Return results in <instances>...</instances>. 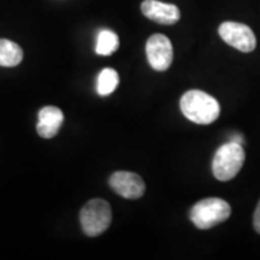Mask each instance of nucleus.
Returning a JSON list of instances; mask_svg holds the SVG:
<instances>
[{
    "label": "nucleus",
    "mask_w": 260,
    "mask_h": 260,
    "mask_svg": "<svg viewBox=\"0 0 260 260\" xmlns=\"http://www.w3.org/2000/svg\"><path fill=\"white\" fill-rule=\"evenodd\" d=\"M182 113L197 124H211L220 115V105L210 94L199 89L188 90L181 98Z\"/></svg>",
    "instance_id": "1"
},
{
    "label": "nucleus",
    "mask_w": 260,
    "mask_h": 260,
    "mask_svg": "<svg viewBox=\"0 0 260 260\" xmlns=\"http://www.w3.org/2000/svg\"><path fill=\"white\" fill-rule=\"evenodd\" d=\"M232 214V207L219 198H206L191 207L189 218L198 229H211L225 222Z\"/></svg>",
    "instance_id": "2"
},
{
    "label": "nucleus",
    "mask_w": 260,
    "mask_h": 260,
    "mask_svg": "<svg viewBox=\"0 0 260 260\" xmlns=\"http://www.w3.org/2000/svg\"><path fill=\"white\" fill-rule=\"evenodd\" d=\"M245 149L242 145L229 141L217 149L212 160V172L218 181L233 180L245 162Z\"/></svg>",
    "instance_id": "3"
},
{
    "label": "nucleus",
    "mask_w": 260,
    "mask_h": 260,
    "mask_svg": "<svg viewBox=\"0 0 260 260\" xmlns=\"http://www.w3.org/2000/svg\"><path fill=\"white\" fill-rule=\"evenodd\" d=\"M80 220L82 230L87 236H99L111 224V206L103 199L90 200L81 210Z\"/></svg>",
    "instance_id": "4"
},
{
    "label": "nucleus",
    "mask_w": 260,
    "mask_h": 260,
    "mask_svg": "<svg viewBox=\"0 0 260 260\" xmlns=\"http://www.w3.org/2000/svg\"><path fill=\"white\" fill-rule=\"evenodd\" d=\"M218 32L220 38L228 45L236 48L243 53H249L254 51L256 46V39L254 32L248 25L239 22H224L219 25Z\"/></svg>",
    "instance_id": "5"
},
{
    "label": "nucleus",
    "mask_w": 260,
    "mask_h": 260,
    "mask_svg": "<svg viewBox=\"0 0 260 260\" xmlns=\"http://www.w3.org/2000/svg\"><path fill=\"white\" fill-rule=\"evenodd\" d=\"M146 54L149 65L155 71L168 70L174 59L171 41L162 34L152 35L146 44Z\"/></svg>",
    "instance_id": "6"
},
{
    "label": "nucleus",
    "mask_w": 260,
    "mask_h": 260,
    "mask_svg": "<svg viewBox=\"0 0 260 260\" xmlns=\"http://www.w3.org/2000/svg\"><path fill=\"white\" fill-rule=\"evenodd\" d=\"M110 186L117 194L125 199H139L145 194V182L138 174L117 171L110 177Z\"/></svg>",
    "instance_id": "7"
},
{
    "label": "nucleus",
    "mask_w": 260,
    "mask_h": 260,
    "mask_svg": "<svg viewBox=\"0 0 260 260\" xmlns=\"http://www.w3.org/2000/svg\"><path fill=\"white\" fill-rule=\"evenodd\" d=\"M141 11L146 17L159 24H175L181 18V11L176 5L158 0H145L141 4Z\"/></svg>",
    "instance_id": "8"
},
{
    "label": "nucleus",
    "mask_w": 260,
    "mask_h": 260,
    "mask_svg": "<svg viewBox=\"0 0 260 260\" xmlns=\"http://www.w3.org/2000/svg\"><path fill=\"white\" fill-rule=\"evenodd\" d=\"M64 122V115L56 106L42 107L39 111L38 134L44 139L54 138Z\"/></svg>",
    "instance_id": "9"
},
{
    "label": "nucleus",
    "mask_w": 260,
    "mask_h": 260,
    "mask_svg": "<svg viewBox=\"0 0 260 260\" xmlns=\"http://www.w3.org/2000/svg\"><path fill=\"white\" fill-rule=\"evenodd\" d=\"M23 59V51L15 42L0 39V67L12 68Z\"/></svg>",
    "instance_id": "10"
},
{
    "label": "nucleus",
    "mask_w": 260,
    "mask_h": 260,
    "mask_svg": "<svg viewBox=\"0 0 260 260\" xmlns=\"http://www.w3.org/2000/svg\"><path fill=\"white\" fill-rule=\"evenodd\" d=\"M119 83V77L116 70L106 68L100 71L96 81V90L98 94L102 96H107L115 92Z\"/></svg>",
    "instance_id": "11"
},
{
    "label": "nucleus",
    "mask_w": 260,
    "mask_h": 260,
    "mask_svg": "<svg viewBox=\"0 0 260 260\" xmlns=\"http://www.w3.org/2000/svg\"><path fill=\"white\" fill-rule=\"evenodd\" d=\"M119 47V39L116 32L111 30H102L98 35L95 52L99 56H110Z\"/></svg>",
    "instance_id": "12"
},
{
    "label": "nucleus",
    "mask_w": 260,
    "mask_h": 260,
    "mask_svg": "<svg viewBox=\"0 0 260 260\" xmlns=\"http://www.w3.org/2000/svg\"><path fill=\"white\" fill-rule=\"evenodd\" d=\"M253 225H254L255 232L260 234V200L258 205H256V209L254 212V218H253Z\"/></svg>",
    "instance_id": "13"
},
{
    "label": "nucleus",
    "mask_w": 260,
    "mask_h": 260,
    "mask_svg": "<svg viewBox=\"0 0 260 260\" xmlns=\"http://www.w3.org/2000/svg\"><path fill=\"white\" fill-rule=\"evenodd\" d=\"M230 141L232 142H236V144H240V145H243V138H242V135H240V134H236V135H233L232 138H230Z\"/></svg>",
    "instance_id": "14"
}]
</instances>
